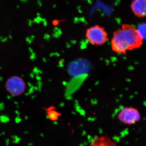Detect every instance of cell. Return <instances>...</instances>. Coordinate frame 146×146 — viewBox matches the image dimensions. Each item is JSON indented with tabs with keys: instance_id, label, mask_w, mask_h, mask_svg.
<instances>
[{
	"instance_id": "6",
	"label": "cell",
	"mask_w": 146,
	"mask_h": 146,
	"mask_svg": "<svg viewBox=\"0 0 146 146\" xmlns=\"http://www.w3.org/2000/svg\"><path fill=\"white\" fill-rule=\"evenodd\" d=\"M131 6L135 16L140 18L146 17V0H133Z\"/></svg>"
},
{
	"instance_id": "3",
	"label": "cell",
	"mask_w": 146,
	"mask_h": 146,
	"mask_svg": "<svg viewBox=\"0 0 146 146\" xmlns=\"http://www.w3.org/2000/svg\"><path fill=\"white\" fill-rule=\"evenodd\" d=\"M5 86L10 95L14 96H18L25 93L26 89V84L21 77L14 75L7 80Z\"/></svg>"
},
{
	"instance_id": "5",
	"label": "cell",
	"mask_w": 146,
	"mask_h": 146,
	"mask_svg": "<svg viewBox=\"0 0 146 146\" xmlns=\"http://www.w3.org/2000/svg\"><path fill=\"white\" fill-rule=\"evenodd\" d=\"M115 141L107 134L96 136L92 139L89 146H117Z\"/></svg>"
},
{
	"instance_id": "7",
	"label": "cell",
	"mask_w": 146,
	"mask_h": 146,
	"mask_svg": "<svg viewBox=\"0 0 146 146\" xmlns=\"http://www.w3.org/2000/svg\"><path fill=\"white\" fill-rule=\"evenodd\" d=\"M47 116L50 120L52 121H57L61 116V114L56 110L55 107L52 106L45 109Z\"/></svg>"
},
{
	"instance_id": "1",
	"label": "cell",
	"mask_w": 146,
	"mask_h": 146,
	"mask_svg": "<svg viewBox=\"0 0 146 146\" xmlns=\"http://www.w3.org/2000/svg\"><path fill=\"white\" fill-rule=\"evenodd\" d=\"M143 41L136 28L128 24H124L113 33L111 48L117 53L125 54L128 51L141 48Z\"/></svg>"
},
{
	"instance_id": "4",
	"label": "cell",
	"mask_w": 146,
	"mask_h": 146,
	"mask_svg": "<svg viewBox=\"0 0 146 146\" xmlns=\"http://www.w3.org/2000/svg\"><path fill=\"white\" fill-rule=\"evenodd\" d=\"M118 119L124 124L131 125L139 121L141 119V114L135 108H123L118 113Z\"/></svg>"
},
{
	"instance_id": "2",
	"label": "cell",
	"mask_w": 146,
	"mask_h": 146,
	"mask_svg": "<svg viewBox=\"0 0 146 146\" xmlns=\"http://www.w3.org/2000/svg\"><path fill=\"white\" fill-rule=\"evenodd\" d=\"M86 37L94 46H102L108 41V35L104 29L99 25L91 27L86 30Z\"/></svg>"
},
{
	"instance_id": "8",
	"label": "cell",
	"mask_w": 146,
	"mask_h": 146,
	"mask_svg": "<svg viewBox=\"0 0 146 146\" xmlns=\"http://www.w3.org/2000/svg\"><path fill=\"white\" fill-rule=\"evenodd\" d=\"M136 29L143 40L146 39V23L140 24Z\"/></svg>"
}]
</instances>
